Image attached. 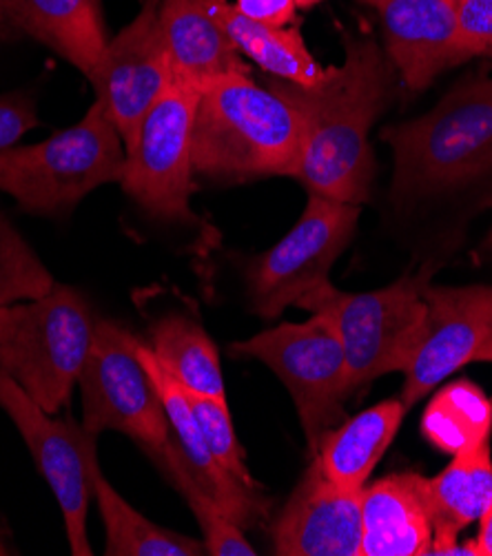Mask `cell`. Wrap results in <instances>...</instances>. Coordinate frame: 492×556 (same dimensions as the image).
Instances as JSON below:
<instances>
[{
	"label": "cell",
	"instance_id": "1",
	"mask_svg": "<svg viewBox=\"0 0 492 556\" xmlns=\"http://www.w3.org/2000/svg\"><path fill=\"white\" fill-rule=\"evenodd\" d=\"M346 59L331 67L313 87L270 78L266 87L278 93L302 127V157L298 180L308 193L362 204L373 180L368 131L391 98V65L370 38L344 40Z\"/></svg>",
	"mask_w": 492,
	"mask_h": 556
},
{
	"label": "cell",
	"instance_id": "2",
	"mask_svg": "<svg viewBox=\"0 0 492 556\" xmlns=\"http://www.w3.org/2000/svg\"><path fill=\"white\" fill-rule=\"evenodd\" d=\"M302 127L295 111L251 76H225L200 87L193 123V176L242 182L300 174Z\"/></svg>",
	"mask_w": 492,
	"mask_h": 556
},
{
	"label": "cell",
	"instance_id": "3",
	"mask_svg": "<svg viewBox=\"0 0 492 556\" xmlns=\"http://www.w3.org/2000/svg\"><path fill=\"white\" fill-rule=\"evenodd\" d=\"M96 319L80 291L56 285L38 300L0 306V370L47 413L74 393L91 351Z\"/></svg>",
	"mask_w": 492,
	"mask_h": 556
},
{
	"label": "cell",
	"instance_id": "4",
	"mask_svg": "<svg viewBox=\"0 0 492 556\" xmlns=\"http://www.w3.org/2000/svg\"><path fill=\"white\" fill-rule=\"evenodd\" d=\"M125 157L118 129L93 102L74 127L0 151V191L25 213L65 215L98 187L121 182Z\"/></svg>",
	"mask_w": 492,
	"mask_h": 556
},
{
	"label": "cell",
	"instance_id": "5",
	"mask_svg": "<svg viewBox=\"0 0 492 556\" xmlns=\"http://www.w3.org/2000/svg\"><path fill=\"white\" fill-rule=\"evenodd\" d=\"M395 151V195L430 193L492 172V78L453 89L430 114L384 131Z\"/></svg>",
	"mask_w": 492,
	"mask_h": 556
},
{
	"label": "cell",
	"instance_id": "6",
	"mask_svg": "<svg viewBox=\"0 0 492 556\" xmlns=\"http://www.w3.org/2000/svg\"><path fill=\"white\" fill-rule=\"evenodd\" d=\"M426 287L428 273L402 277L375 293H344L324 280L295 302L324 315L338 330L351 395L381 375L408 370L426 338Z\"/></svg>",
	"mask_w": 492,
	"mask_h": 556
},
{
	"label": "cell",
	"instance_id": "7",
	"mask_svg": "<svg viewBox=\"0 0 492 556\" xmlns=\"http://www.w3.org/2000/svg\"><path fill=\"white\" fill-rule=\"evenodd\" d=\"M234 357L260 359L289 388L308 451L315 455L326 432L344 421L351 397L346 357L338 330L324 315L304 324H280L229 346Z\"/></svg>",
	"mask_w": 492,
	"mask_h": 556
},
{
	"label": "cell",
	"instance_id": "8",
	"mask_svg": "<svg viewBox=\"0 0 492 556\" xmlns=\"http://www.w3.org/2000/svg\"><path fill=\"white\" fill-rule=\"evenodd\" d=\"M138 349L140 340L129 328L96 319L91 351L78 379L83 426L96 434L123 432L153 459L172 441V428Z\"/></svg>",
	"mask_w": 492,
	"mask_h": 556
},
{
	"label": "cell",
	"instance_id": "9",
	"mask_svg": "<svg viewBox=\"0 0 492 556\" xmlns=\"http://www.w3.org/2000/svg\"><path fill=\"white\" fill-rule=\"evenodd\" d=\"M200 87L174 78L151 106L134 142L125 149L121 187L149 215L164 222H193V123Z\"/></svg>",
	"mask_w": 492,
	"mask_h": 556
},
{
	"label": "cell",
	"instance_id": "10",
	"mask_svg": "<svg viewBox=\"0 0 492 556\" xmlns=\"http://www.w3.org/2000/svg\"><path fill=\"white\" fill-rule=\"evenodd\" d=\"M0 408L18 428L40 475L56 496L72 554L91 556L87 515L93 498V477L100 470L96 453L98 434L72 417L53 419L3 370Z\"/></svg>",
	"mask_w": 492,
	"mask_h": 556
},
{
	"label": "cell",
	"instance_id": "11",
	"mask_svg": "<svg viewBox=\"0 0 492 556\" xmlns=\"http://www.w3.org/2000/svg\"><path fill=\"white\" fill-rule=\"evenodd\" d=\"M357 217V204L311 193L298 225L249 266L251 311L262 319H276L328 280V270L355 233Z\"/></svg>",
	"mask_w": 492,
	"mask_h": 556
},
{
	"label": "cell",
	"instance_id": "12",
	"mask_svg": "<svg viewBox=\"0 0 492 556\" xmlns=\"http://www.w3.org/2000/svg\"><path fill=\"white\" fill-rule=\"evenodd\" d=\"M172 80L174 70L160 27V0H144L140 14L118 36L109 38L89 78L96 102L118 129L125 149Z\"/></svg>",
	"mask_w": 492,
	"mask_h": 556
},
{
	"label": "cell",
	"instance_id": "13",
	"mask_svg": "<svg viewBox=\"0 0 492 556\" xmlns=\"http://www.w3.org/2000/svg\"><path fill=\"white\" fill-rule=\"evenodd\" d=\"M428 324L424 344L406 370L402 404L408 410L437 383L475 359L492 338V287H426Z\"/></svg>",
	"mask_w": 492,
	"mask_h": 556
},
{
	"label": "cell",
	"instance_id": "14",
	"mask_svg": "<svg viewBox=\"0 0 492 556\" xmlns=\"http://www.w3.org/2000/svg\"><path fill=\"white\" fill-rule=\"evenodd\" d=\"M270 534L282 556H359L362 490L336 485L313 459Z\"/></svg>",
	"mask_w": 492,
	"mask_h": 556
},
{
	"label": "cell",
	"instance_id": "15",
	"mask_svg": "<svg viewBox=\"0 0 492 556\" xmlns=\"http://www.w3.org/2000/svg\"><path fill=\"white\" fill-rule=\"evenodd\" d=\"M393 65L413 89L470 61L453 0H377Z\"/></svg>",
	"mask_w": 492,
	"mask_h": 556
},
{
	"label": "cell",
	"instance_id": "16",
	"mask_svg": "<svg viewBox=\"0 0 492 556\" xmlns=\"http://www.w3.org/2000/svg\"><path fill=\"white\" fill-rule=\"evenodd\" d=\"M140 359L155 386V393L164 406L169 428L174 430L176 448L191 472L193 481L220 506V510L240 528H253L266 517V502L257 490L240 483L213 457L200 421L195 417L191 395L176 381V377L162 366L151 346L140 342Z\"/></svg>",
	"mask_w": 492,
	"mask_h": 556
},
{
	"label": "cell",
	"instance_id": "17",
	"mask_svg": "<svg viewBox=\"0 0 492 556\" xmlns=\"http://www.w3.org/2000/svg\"><path fill=\"white\" fill-rule=\"evenodd\" d=\"M432 547L426 479L391 475L362 490V554L421 556Z\"/></svg>",
	"mask_w": 492,
	"mask_h": 556
},
{
	"label": "cell",
	"instance_id": "18",
	"mask_svg": "<svg viewBox=\"0 0 492 556\" xmlns=\"http://www.w3.org/2000/svg\"><path fill=\"white\" fill-rule=\"evenodd\" d=\"M3 8L14 29L93 76L109 45L100 0H3Z\"/></svg>",
	"mask_w": 492,
	"mask_h": 556
},
{
	"label": "cell",
	"instance_id": "19",
	"mask_svg": "<svg viewBox=\"0 0 492 556\" xmlns=\"http://www.w3.org/2000/svg\"><path fill=\"white\" fill-rule=\"evenodd\" d=\"M160 27L174 78L202 87L215 78L251 76L236 42L198 0H160Z\"/></svg>",
	"mask_w": 492,
	"mask_h": 556
},
{
	"label": "cell",
	"instance_id": "20",
	"mask_svg": "<svg viewBox=\"0 0 492 556\" xmlns=\"http://www.w3.org/2000/svg\"><path fill=\"white\" fill-rule=\"evenodd\" d=\"M426 496L432 519L428 554H475L472 543H457V534L479 521L492 504L490 443L455 455L442 475L426 479Z\"/></svg>",
	"mask_w": 492,
	"mask_h": 556
},
{
	"label": "cell",
	"instance_id": "21",
	"mask_svg": "<svg viewBox=\"0 0 492 556\" xmlns=\"http://www.w3.org/2000/svg\"><path fill=\"white\" fill-rule=\"evenodd\" d=\"M404 413L402 400H389L326 432L313 455L326 479L344 490H364L373 468L395 439Z\"/></svg>",
	"mask_w": 492,
	"mask_h": 556
},
{
	"label": "cell",
	"instance_id": "22",
	"mask_svg": "<svg viewBox=\"0 0 492 556\" xmlns=\"http://www.w3.org/2000/svg\"><path fill=\"white\" fill-rule=\"evenodd\" d=\"M198 3L227 31L240 53L273 78L300 87H313L326 78L328 70L313 59L300 29L260 25L240 14L227 0H198Z\"/></svg>",
	"mask_w": 492,
	"mask_h": 556
},
{
	"label": "cell",
	"instance_id": "23",
	"mask_svg": "<svg viewBox=\"0 0 492 556\" xmlns=\"http://www.w3.org/2000/svg\"><path fill=\"white\" fill-rule=\"evenodd\" d=\"M151 349L189 395L227 402L220 355L206 332L185 315H164L151 326Z\"/></svg>",
	"mask_w": 492,
	"mask_h": 556
},
{
	"label": "cell",
	"instance_id": "24",
	"mask_svg": "<svg viewBox=\"0 0 492 556\" xmlns=\"http://www.w3.org/2000/svg\"><path fill=\"white\" fill-rule=\"evenodd\" d=\"M93 502L106 530V556H200L206 552L204 543L164 530L134 510L102 470L93 477Z\"/></svg>",
	"mask_w": 492,
	"mask_h": 556
},
{
	"label": "cell",
	"instance_id": "25",
	"mask_svg": "<svg viewBox=\"0 0 492 556\" xmlns=\"http://www.w3.org/2000/svg\"><path fill=\"white\" fill-rule=\"evenodd\" d=\"M421 430L432 446L453 457L475 451L490 441L492 402L479 386L455 381L428 404Z\"/></svg>",
	"mask_w": 492,
	"mask_h": 556
},
{
	"label": "cell",
	"instance_id": "26",
	"mask_svg": "<svg viewBox=\"0 0 492 556\" xmlns=\"http://www.w3.org/2000/svg\"><path fill=\"white\" fill-rule=\"evenodd\" d=\"M157 468L164 472L174 488L185 496V502L193 510L200 530L204 534V547L211 556H255L253 545L242 534V528L236 526L213 498L193 481L187 470L174 439L164 446L160 455L153 457Z\"/></svg>",
	"mask_w": 492,
	"mask_h": 556
},
{
	"label": "cell",
	"instance_id": "27",
	"mask_svg": "<svg viewBox=\"0 0 492 556\" xmlns=\"http://www.w3.org/2000/svg\"><path fill=\"white\" fill-rule=\"evenodd\" d=\"M56 282L34 249L0 213V306L38 300Z\"/></svg>",
	"mask_w": 492,
	"mask_h": 556
},
{
	"label": "cell",
	"instance_id": "28",
	"mask_svg": "<svg viewBox=\"0 0 492 556\" xmlns=\"http://www.w3.org/2000/svg\"><path fill=\"white\" fill-rule=\"evenodd\" d=\"M191 404H193L195 417L200 421L204 439L209 443L213 457L217 459V464H220L229 475H234L240 483H244L253 490H260V483L253 479V475L249 472V468L244 464V453H242L240 441L236 437L227 402L191 395Z\"/></svg>",
	"mask_w": 492,
	"mask_h": 556
},
{
	"label": "cell",
	"instance_id": "29",
	"mask_svg": "<svg viewBox=\"0 0 492 556\" xmlns=\"http://www.w3.org/2000/svg\"><path fill=\"white\" fill-rule=\"evenodd\" d=\"M470 55H492V0H453Z\"/></svg>",
	"mask_w": 492,
	"mask_h": 556
},
{
	"label": "cell",
	"instance_id": "30",
	"mask_svg": "<svg viewBox=\"0 0 492 556\" xmlns=\"http://www.w3.org/2000/svg\"><path fill=\"white\" fill-rule=\"evenodd\" d=\"M34 127H38V116L29 93L10 91L0 96V151L18 144Z\"/></svg>",
	"mask_w": 492,
	"mask_h": 556
},
{
	"label": "cell",
	"instance_id": "31",
	"mask_svg": "<svg viewBox=\"0 0 492 556\" xmlns=\"http://www.w3.org/2000/svg\"><path fill=\"white\" fill-rule=\"evenodd\" d=\"M295 0H236L240 14L268 27H287L295 16Z\"/></svg>",
	"mask_w": 492,
	"mask_h": 556
},
{
	"label": "cell",
	"instance_id": "32",
	"mask_svg": "<svg viewBox=\"0 0 492 556\" xmlns=\"http://www.w3.org/2000/svg\"><path fill=\"white\" fill-rule=\"evenodd\" d=\"M481 528H479V536L477 541H472L475 554L477 556H492V504L488 506V510L481 515Z\"/></svg>",
	"mask_w": 492,
	"mask_h": 556
},
{
	"label": "cell",
	"instance_id": "33",
	"mask_svg": "<svg viewBox=\"0 0 492 556\" xmlns=\"http://www.w3.org/2000/svg\"><path fill=\"white\" fill-rule=\"evenodd\" d=\"M475 359H477V362H492V338L485 340V342L477 349Z\"/></svg>",
	"mask_w": 492,
	"mask_h": 556
},
{
	"label": "cell",
	"instance_id": "34",
	"mask_svg": "<svg viewBox=\"0 0 492 556\" xmlns=\"http://www.w3.org/2000/svg\"><path fill=\"white\" fill-rule=\"evenodd\" d=\"M8 29H14V27H12V23L8 21L5 8H3V0H0V36H3Z\"/></svg>",
	"mask_w": 492,
	"mask_h": 556
},
{
	"label": "cell",
	"instance_id": "35",
	"mask_svg": "<svg viewBox=\"0 0 492 556\" xmlns=\"http://www.w3.org/2000/svg\"><path fill=\"white\" fill-rule=\"evenodd\" d=\"M317 3H321V0H295V5H298V8H302V10L313 8V5H317Z\"/></svg>",
	"mask_w": 492,
	"mask_h": 556
},
{
	"label": "cell",
	"instance_id": "36",
	"mask_svg": "<svg viewBox=\"0 0 492 556\" xmlns=\"http://www.w3.org/2000/svg\"><path fill=\"white\" fill-rule=\"evenodd\" d=\"M5 554H10V549L5 547V543H3V541H0V556H5Z\"/></svg>",
	"mask_w": 492,
	"mask_h": 556
},
{
	"label": "cell",
	"instance_id": "37",
	"mask_svg": "<svg viewBox=\"0 0 492 556\" xmlns=\"http://www.w3.org/2000/svg\"><path fill=\"white\" fill-rule=\"evenodd\" d=\"M490 249H492V231H490V236H488V242H485Z\"/></svg>",
	"mask_w": 492,
	"mask_h": 556
},
{
	"label": "cell",
	"instance_id": "38",
	"mask_svg": "<svg viewBox=\"0 0 492 556\" xmlns=\"http://www.w3.org/2000/svg\"><path fill=\"white\" fill-rule=\"evenodd\" d=\"M364 3H368V5H377V0H364Z\"/></svg>",
	"mask_w": 492,
	"mask_h": 556
}]
</instances>
